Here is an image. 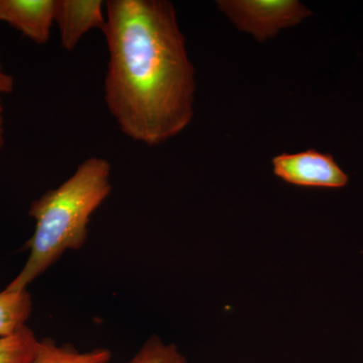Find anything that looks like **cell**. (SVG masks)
<instances>
[{
	"instance_id": "cell-8",
	"label": "cell",
	"mask_w": 363,
	"mask_h": 363,
	"mask_svg": "<svg viewBox=\"0 0 363 363\" xmlns=\"http://www.w3.org/2000/svg\"><path fill=\"white\" fill-rule=\"evenodd\" d=\"M111 352L104 348L79 352L70 345L58 346L50 338L40 341L33 363H108Z\"/></svg>"
},
{
	"instance_id": "cell-2",
	"label": "cell",
	"mask_w": 363,
	"mask_h": 363,
	"mask_svg": "<svg viewBox=\"0 0 363 363\" xmlns=\"http://www.w3.org/2000/svg\"><path fill=\"white\" fill-rule=\"evenodd\" d=\"M111 164L106 159L88 157L58 188L33 200L28 210L35 220V233L26 245L30 255L4 290H26L66 250L84 245L91 216L111 193Z\"/></svg>"
},
{
	"instance_id": "cell-11",
	"label": "cell",
	"mask_w": 363,
	"mask_h": 363,
	"mask_svg": "<svg viewBox=\"0 0 363 363\" xmlns=\"http://www.w3.org/2000/svg\"><path fill=\"white\" fill-rule=\"evenodd\" d=\"M14 90V78L4 70L0 63V116L4 113V97L11 94Z\"/></svg>"
},
{
	"instance_id": "cell-1",
	"label": "cell",
	"mask_w": 363,
	"mask_h": 363,
	"mask_svg": "<svg viewBox=\"0 0 363 363\" xmlns=\"http://www.w3.org/2000/svg\"><path fill=\"white\" fill-rule=\"evenodd\" d=\"M104 100L124 135L168 142L194 117L195 69L175 6L167 0H108Z\"/></svg>"
},
{
	"instance_id": "cell-9",
	"label": "cell",
	"mask_w": 363,
	"mask_h": 363,
	"mask_svg": "<svg viewBox=\"0 0 363 363\" xmlns=\"http://www.w3.org/2000/svg\"><path fill=\"white\" fill-rule=\"evenodd\" d=\"M39 344L32 329L26 325L11 335L0 337V363H33Z\"/></svg>"
},
{
	"instance_id": "cell-12",
	"label": "cell",
	"mask_w": 363,
	"mask_h": 363,
	"mask_svg": "<svg viewBox=\"0 0 363 363\" xmlns=\"http://www.w3.org/2000/svg\"><path fill=\"white\" fill-rule=\"evenodd\" d=\"M6 143V130H4V116H0V152L4 149Z\"/></svg>"
},
{
	"instance_id": "cell-4",
	"label": "cell",
	"mask_w": 363,
	"mask_h": 363,
	"mask_svg": "<svg viewBox=\"0 0 363 363\" xmlns=\"http://www.w3.org/2000/svg\"><path fill=\"white\" fill-rule=\"evenodd\" d=\"M272 162L274 175L292 185L339 189L345 187L350 181L331 155L314 149L281 154Z\"/></svg>"
},
{
	"instance_id": "cell-10",
	"label": "cell",
	"mask_w": 363,
	"mask_h": 363,
	"mask_svg": "<svg viewBox=\"0 0 363 363\" xmlns=\"http://www.w3.org/2000/svg\"><path fill=\"white\" fill-rule=\"evenodd\" d=\"M128 363H187L175 345H167L154 336Z\"/></svg>"
},
{
	"instance_id": "cell-7",
	"label": "cell",
	"mask_w": 363,
	"mask_h": 363,
	"mask_svg": "<svg viewBox=\"0 0 363 363\" xmlns=\"http://www.w3.org/2000/svg\"><path fill=\"white\" fill-rule=\"evenodd\" d=\"M32 310V296L28 290L0 292V337L11 335L26 326Z\"/></svg>"
},
{
	"instance_id": "cell-5",
	"label": "cell",
	"mask_w": 363,
	"mask_h": 363,
	"mask_svg": "<svg viewBox=\"0 0 363 363\" xmlns=\"http://www.w3.org/2000/svg\"><path fill=\"white\" fill-rule=\"evenodd\" d=\"M55 23L59 28L61 47L73 52L86 33L104 30L106 23L105 2L101 0H57Z\"/></svg>"
},
{
	"instance_id": "cell-6",
	"label": "cell",
	"mask_w": 363,
	"mask_h": 363,
	"mask_svg": "<svg viewBox=\"0 0 363 363\" xmlns=\"http://www.w3.org/2000/svg\"><path fill=\"white\" fill-rule=\"evenodd\" d=\"M57 0H0V21L43 45L51 38Z\"/></svg>"
},
{
	"instance_id": "cell-3",
	"label": "cell",
	"mask_w": 363,
	"mask_h": 363,
	"mask_svg": "<svg viewBox=\"0 0 363 363\" xmlns=\"http://www.w3.org/2000/svg\"><path fill=\"white\" fill-rule=\"evenodd\" d=\"M217 6L241 32L266 42L311 16L297 0H219Z\"/></svg>"
}]
</instances>
